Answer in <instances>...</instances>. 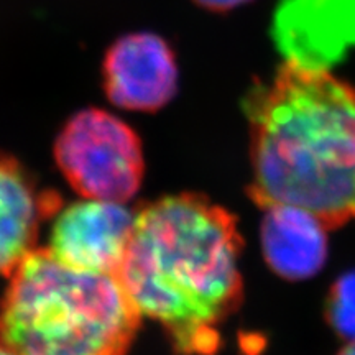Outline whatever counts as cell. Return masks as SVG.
I'll return each instance as SVG.
<instances>
[{"instance_id":"52a82bcc","label":"cell","mask_w":355,"mask_h":355,"mask_svg":"<svg viewBox=\"0 0 355 355\" xmlns=\"http://www.w3.org/2000/svg\"><path fill=\"white\" fill-rule=\"evenodd\" d=\"M102 83L117 107L155 112L165 107L178 91L175 51L155 33H128L105 53Z\"/></svg>"},{"instance_id":"4fadbf2b","label":"cell","mask_w":355,"mask_h":355,"mask_svg":"<svg viewBox=\"0 0 355 355\" xmlns=\"http://www.w3.org/2000/svg\"><path fill=\"white\" fill-rule=\"evenodd\" d=\"M0 355H17V354H13L10 349L6 347V345L0 343Z\"/></svg>"},{"instance_id":"30bf717a","label":"cell","mask_w":355,"mask_h":355,"mask_svg":"<svg viewBox=\"0 0 355 355\" xmlns=\"http://www.w3.org/2000/svg\"><path fill=\"white\" fill-rule=\"evenodd\" d=\"M326 316L337 334L349 340L355 339V272L344 275L332 285Z\"/></svg>"},{"instance_id":"8992f818","label":"cell","mask_w":355,"mask_h":355,"mask_svg":"<svg viewBox=\"0 0 355 355\" xmlns=\"http://www.w3.org/2000/svg\"><path fill=\"white\" fill-rule=\"evenodd\" d=\"M272 37L285 63L331 71L355 48V0H279Z\"/></svg>"},{"instance_id":"277c9868","label":"cell","mask_w":355,"mask_h":355,"mask_svg":"<svg viewBox=\"0 0 355 355\" xmlns=\"http://www.w3.org/2000/svg\"><path fill=\"white\" fill-rule=\"evenodd\" d=\"M55 159L79 196L123 202L135 196L145 173L141 141L107 110L74 114L55 141Z\"/></svg>"},{"instance_id":"8fae6325","label":"cell","mask_w":355,"mask_h":355,"mask_svg":"<svg viewBox=\"0 0 355 355\" xmlns=\"http://www.w3.org/2000/svg\"><path fill=\"white\" fill-rule=\"evenodd\" d=\"M199 7L206 8L211 12H230L234 8L245 6V3L252 2V0H194Z\"/></svg>"},{"instance_id":"3957f363","label":"cell","mask_w":355,"mask_h":355,"mask_svg":"<svg viewBox=\"0 0 355 355\" xmlns=\"http://www.w3.org/2000/svg\"><path fill=\"white\" fill-rule=\"evenodd\" d=\"M0 301V343L17 355H127L141 314L115 275L84 272L37 248Z\"/></svg>"},{"instance_id":"5b68a950","label":"cell","mask_w":355,"mask_h":355,"mask_svg":"<svg viewBox=\"0 0 355 355\" xmlns=\"http://www.w3.org/2000/svg\"><path fill=\"white\" fill-rule=\"evenodd\" d=\"M137 212L123 202L83 198L53 217L48 250L71 268L117 275L130 243Z\"/></svg>"},{"instance_id":"ba28073f","label":"cell","mask_w":355,"mask_h":355,"mask_svg":"<svg viewBox=\"0 0 355 355\" xmlns=\"http://www.w3.org/2000/svg\"><path fill=\"white\" fill-rule=\"evenodd\" d=\"M61 206L60 194L40 188L19 159L0 155V275L10 277L37 250L40 227Z\"/></svg>"},{"instance_id":"9c48e42d","label":"cell","mask_w":355,"mask_h":355,"mask_svg":"<svg viewBox=\"0 0 355 355\" xmlns=\"http://www.w3.org/2000/svg\"><path fill=\"white\" fill-rule=\"evenodd\" d=\"M263 211L260 239L270 268L286 279H306L321 272L329 229L300 207L272 206Z\"/></svg>"},{"instance_id":"6da1fadb","label":"cell","mask_w":355,"mask_h":355,"mask_svg":"<svg viewBox=\"0 0 355 355\" xmlns=\"http://www.w3.org/2000/svg\"><path fill=\"white\" fill-rule=\"evenodd\" d=\"M242 235L227 209L199 194L146 204L115 277L180 355H214L242 303Z\"/></svg>"},{"instance_id":"7a4b0ae2","label":"cell","mask_w":355,"mask_h":355,"mask_svg":"<svg viewBox=\"0 0 355 355\" xmlns=\"http://www.w3.org/2000/svg\"><path fill=\"white\" fill-rule=\"evenodd\" d=\"M248 193L261 209L300 207L327 229L355 220V86L285 63L243 101Z\"/></svg>"},{"instance_id":"7c38bea8","label":"cell","mask_w":355,"mask_h":355,"mask_svg":"<svg viewBox=\"0 0 355 355\" xmlns=\"http://www.w3.org/2000/svg\"><path fill=\"white\" fill-rule=\"evenodd\" d=\"M339 355H355V339L349 340V344H345Z\"/></svg>"}]
</instances>
